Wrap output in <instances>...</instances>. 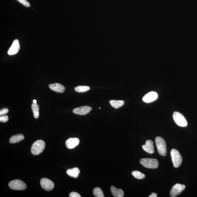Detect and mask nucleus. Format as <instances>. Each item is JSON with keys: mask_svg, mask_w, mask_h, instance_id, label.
Here are the masks:
<instances>
[{"mask_svg": "<svg viewBox=\"0 0 197 197\" xmlns=\"http://www.w3.org/2000/svg\"><path fill=\"white\" fill-rule=\"evenodd\" d=\"M92 108L89 106H85L75 108L73 110L74 113L81 115H86L90 113Z\"/></svg>", "mask_w": 197, "mask_h": 197, "instance_id": "obj_9", "label": "nucleus"}, {"mask_svg": "<svg viewBox=\"0 0 197 197\" xmlns=\"http://www.w3.org/2000/svg\"><path fill=\"white\" fill-rule=\"evenodd\" d=\"M8 108H3V109L1 110V111H0V115H1V116L3 115H5L8 113Z\"/></svg>", "mask_w": 197, "mask_h": 197, "instance_id": "obj_25", "label": "nucleus"}, {"mask_svg": "<svg viewBox=\"0 0 197 197\" xmlns=\"http://www.w3.org/2000/svg\"><path fill=\"white\" fill-rule=\"evenodd\" d=\"M76 91L78 93H82L86 92L90 90V87L89 86H77L75 88Z\"/></svg>", "mask_w": 197, "mask_h": 197, "instance_id": "obj_21", "label": "nucleus"}, {"mask_svg": "<svg viewBox=\"0 0 197 197\" xmlns=\"http://www.w3.org/2000/svg\"><path fill=\"white\" fill-rule=\"evenodd\" d=\"M49 87L52 91L58 93H63L65 90V88L63 85L60 84L55 83L50 84Z\"/></svg>", "mask_w": 197, "mask_h": 197, "instance_id": "obj_14", "label": "nucleus"}, {"mask_svg": "<svg viewBox=\"0 0 197 197\" xmlns=\"http://www.w3.org/2000/svg\"><path fill=\"white\" fill-rule=\"evenodd\" d=\"M20 3H21L24 6L26 7L30 6V4L27 0H17Z\"/></svg>", "mask_w": 197, "mask_h": 197, "instance_id": "obj_23", "label": "nucleus"}, {"mask_svg": "<svg viewBox=\"0 0 197 197\" xmlns=\"http://www.w3.org/2000/svg\"><path fill=\"white\" fill-rule=\"evenodd\" d=\"M157 194L155 193H152L151 195H149V197H157Z\"/></svg>", "mask_w": 197, "mask_h": 197, "instance_id": "obj_27", "label": "nucleus"}, {"mask_svg": "<svg viewBox=\"0 0 197 197\" xmlns=\"http://www.w3.org/2000/svg\"><path fill=\"white\" fill-rule=\"evenodd\" d=\"M70 197H81V195L79 193L72 192L71 193H70L69 194Z\"/></svg>", "mask_w": 197, "mask_h": 197, "instance_id": "obj_26", "label": "nucleus"}, {"mask_svg": "<svg viewBox=\"0 0 197 197\" xmlns=\"http://www.w3.org/2000/svg\"><path fill=\"white\" fill-rule=\"evenodd\" d=\"M46 147V143L42 140H38L32 144L31 153L34 155H38L42 153Z\"/></svg>", "mask_w": 197, "mask_h": 197, "instance_id": "obj_1", "label": "nucleus"}, {"mask_svg": "<svg viewBox=\"0 0 197 197\" xmlns=\"http://www.w3.org/2000/svg\"><path fill=\"white\" fill-rule=\"evenodd\" d=\"M99 109H101V108H100V107H99Z\"/></svg>", "mask_w": 197, "mask_h": 197, "instance_id": "obj_29", "label": "nucleus"}, {"mask_svg": "<svg viewBox=\"0 0 197 197\" xmlns=\"http://www.w3.org/2000/svg\"><path fill=\"white\" fill-rule=\"evenodd\" d=\"M8 117L7 115L2 116L0 117V122H2L5 123L8 122Z\"/></svg>", "mask_w": 197, "mask_h": 197, "instance_id": "obj_24", "label": "nucleus"}, {"mask_svg": "<svg viewBox=\"0 0 197 197\" xmlns=\"http://www.w3.org/2000/svg\"><path fill=\"white\" fill-rule=\"evenodd\" d=\"M132 175L135 178L138 179H142L145 177V175L143 173L141 172H140L135 171L132 172Z\"/></svg>", "mask_w": 197, "mask_h": 197, "instance_id": "obj_22", "label": "nucleus"}, {"mask_svg": "<svg viewBox=\"0 0 197 197\" xmlns=\"http://www.w3.org/2000/svg\"><path fill=\"white\" fill-rule=\"evenodd\" d=\"M155 144L159 154L162 156L167 154V146L165 140L162 137H157L155 139Z\"/></svg>", "mask_w": 197, "mask_h": 197, "instance_id": "obj_2", "label": "nucleus"}, {"mask_svg": "<svg viewBox=\"0 0 197 197\" xmlns=\"http://www.w3.org/2000/svg\"><path fill=\"white\" fill-rule=\"evenodd\" d=\"M110 104L113 107L118 108L124 105V101L123 100H111L109 102Z\"/></svg>", "mask_w": 197, "mask_h": 197, "instance_id": "obj_19", "label": "nucleus"}, {"mask_svg": "<svg viewBox=\"0 0 197 197\" xmlns=\"http://www.w3.org/2000/svg\"><path fill=\"white\" fill-rule=\"evenodd\" d=\"M25 138L22 134H17L12 136L10 139L9 142L11 144H15L21 141Z\"/></svg>", "mask_w": 197, "mask_h": 197, "instance_id": "obj_17", "label": "nucleus"}, {"mask_svg": "<svg viewBox=\"0 0 197 197\" xmlns=\"http://www.w3.org/2000/svg\"><path fill=\"white\" fill-rule=\"evenodd\" d=\"M158 97V94L156 92L151 91L144 95L143 97L142 100L144 102L151 103L156 100Z\"/></svg>", "mask_w": 197, "mask_h": 197, "instance_id": "obj_10", "label": "nucleus"}, {"mask_svg": "<svg viewBox=\"0 0 197 197\" xmlns=\"http://www.w3.org/2000/svg\"><path fill=\"white\" fill-rule=\"evenodd\" d=\"M173 117L175 122L178 126L182 127L187 126V122L185 117L179 112H175L173 114Z\"/></svg>", "mask_w": 197, "mask_h": 197, "instance_id": "obj_5", "label": "nucleus"}, {"mask_svg": "<svg viewBox=\"0 0 197 197\" xmlns=\"http://www.w3.org/2000/svg\"><path fill=\"white\" fill-rule=\"evenodd\" d=\"M33 102L34 103V104H36V103H37V100H33Z\"/></svg>", "mask_w": 197, "mask_h": 197, "instance_id": "obj_28", "label": "nucleus"}, {"mask_svg": "<svg viewBox=\"0 0 197 197\" xmlns=\"http://www.w3.org/2000/svg\"><path fill=\"white\" fill-rule=\"evenodd\" d=\"M20 49V45L18 39H15L13 41L11 46L9 49L8 53V55H15L19 52Z\"/></svg>", "mask_w": 197, "mask_h": 197, "instance_id": "obj_11", "label": "nucleus"}, {"mask_svg": "<svg viewBox=\"0 0 197 197\" xmlns=\"http://www.w3.org/2000/svg\"><path fill=\"white\" fill-rule=\"evenodd\" d=\"M111 191L113 196L116 197H122L124 196L123 191L121 189H117L114 186H111Z\"/></svg>", "mask_w": 197, "mask_h": 197, "instance_id": "obj_16", "label": "nucleus"}, {"mask_svg": "<svg viewBox=\"0 0 197 197\" xmlns=\"http://www.w3.org/2000/svg\"><path fill=\"white\" fill-rule=\"evenodd\" d=\"M142 148L144 151L150 154H152L154 153V147L153 146V142L151 140H148L146 141L145 144L142 145Z\"/></svg>", "mask_w": 197, "mask_h": 197, "instance_id": "obj_13", "label": "nucleus"}, {"mask_svg": "<svg viewBox=\"0 0 197 197\" xmlns=\"http://www.w3.org/2000/svg\"><path fill=\"white\" fill-rule=\"evenodd\" d=\"M93 195L96 197H104V192L100 188L96 187L93 190Z\"/></svg>", "mask_w": 197, "mask_h": 197, "instance_id": "obj_20", "label": "nucleus"}, {"mask_svg": "<svg viewBox=\"0 0 197 197\" xmlns=\"http://www.w3.org/2000/svg\"><path fill=\"white\" fill-rule=\"evenodd\" d=\"M185 189V185L180 184H176L172 188L170 192V196L171 197H177L180 195L182 191H184Z\"/></svg>", "mask_w": 197, "mask_h": 197, "instance_id": "obj_7", "label": "nucleus"}, {"mask_svg": "<svg viewBox=\"0 0 197 197\" xmlns=\"http://www.w3.org/2000/svg\"><path fill=\"white\" fill-rule=\"evenodd\" d=\"M32 109L33 112L34 118L37 119L39 116V105L33 102L32 105Z\"/></svg>", "mask_w": 197, "mask_h": 197, "instance_id": "obj_18", "label": "nucleus"}, {"mask_svg": "<svg viewBox=\"0 0 197 197\" xmlns=\"http://www.w3.org/2000/svg\"><path fill=\"white\" fill-rule=\"evenodd\" d=\"M171 155L174 167L175 168L179 167L182 163V158L178 150L176 149H172Z\"/></svg>", "mask_w": 197, "mask_h": 197, "instance_id": "obj_4", "label": "nucleus"}, {"mask_svg": "<svg viewBox=\"0 0 197 197\" xmlns=\"http://www.w3.org/2000/svg\"><path fill=\"white\" fill-rule=\"evenodd\" d=\"M80 140L77 138H71L68 139L66 142V147L68 149H72L78 145Z\"/></svg>", "mask_w": 197, "mask_h": 197, "instance_id": "obj_12", "label": "nucleus"}, {"mask_svg": "<svg viewBox=\"0 0 197 197\" xmlns=\"http://www.w3.org/2000/svg\"><path fill=\"white\" fill-rule=\"evenodd\" d=\"M40 184L42 189L46 191L52 190L55 186V184L52 180L46 178L41 179Z\"/></svg>", "mask_w": 197, "mask_h": 197, "instance_id": "obj_8", "label": "nucleus"}, {"mask_svg": "<svg viewBox=\"0 0 197 197\" xmlns=\"http://www.w3.org/2000/svg\"><path fill=\"white\" fill-rule=\"evenodd\" d=\"M9 187L14 190H24L26 189V184L20 180H12L8 184Z\"/></svg>", "mask_w": 197, "mask_h": 197, "instance_id": "obj_6", "label": "nucleus"}, {"mask_svg": "<svg viewBox=\"0 0 197 197\" xmlns=\"http://www.w3.org/2000/svg\"><path fill=\"white\" fill-rule=\"evenodd\" d=\"M80 173V170L78 168L76 167L72 169H68L66 171L67 174L70 176L74 178H77Z\"/></svg>", "mask_w": 197, "mask_h": 197, "instance_id": "obj_15", "label": "nucleus"}, {"mask_svg": "<svg viewBox=\"0 0 197 197\" xmlns=\"http://www.w3.org/2000/svg\"><path fill=\"white\" fill-rule=\"evenodd\" d=\"M141 164L147 168L156 169L158 167L159 162L155 159L144 158L140 161Z\"/></svg>", "mask_w": 197, "mask_h": 197, "instance_id": "obj_3", "label": "nucleus"}]
</instances>
